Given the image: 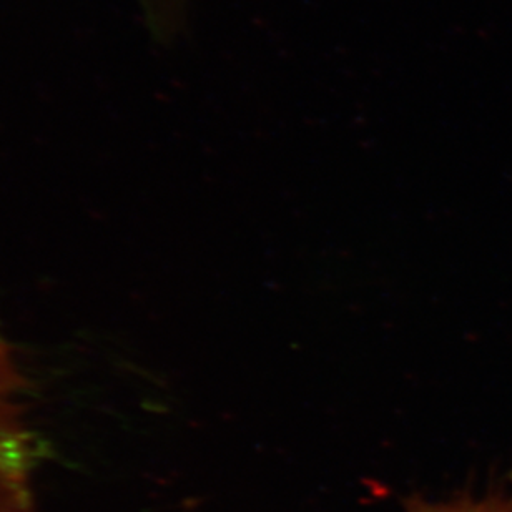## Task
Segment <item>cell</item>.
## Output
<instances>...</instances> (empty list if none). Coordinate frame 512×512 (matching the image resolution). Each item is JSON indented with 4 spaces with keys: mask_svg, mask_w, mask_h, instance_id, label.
<instances>
[{
    "mask_svg": "<svg viewBox=\"0 0 512 512\" xmlns=\"http://www.w3.org/2000/svg\"><path fill=\"white\" fill-rule=\"evenodd\" d=\"M406 512H512L511 494H488L474 496L461 494L444 501H429L423 496H411L404 499Z\"/></svg>",
    "mask_w": 512,
    "mask_h": 512,
    "instance_id": "cell-2",
    "label": "cell"
},
{
    "mask_svg": "<svg viewBox=\"0 0 512 512\" xmlns=\"http://www.w3.org/2000/svg\"><path fill=\"white\" fill-rule=\"evenodd\" d=\"M143 19L153 35L167 39L175 34L187 0H137Z\"/></svg>",
    "mask_w": 512,
    "mask_h": 512,
    "instance_id": "cell-3",
    "label": "cell"
},
{
    "mask_svg": "<svg viewBox=\"0 0 512 512\" xmlns=\"http://www.w3.org/2000/svg\"><path fill=\"white\" fill-rule=\"evenodd\" d=\"M42 443L29 416V381L19 353L0 335V512H39Z\"/></svg>",
    "mask_w": 512,
    "mask_h": 512,
    "instance_id": "cell-1",
    "label": "cell"
}]
</instances>
